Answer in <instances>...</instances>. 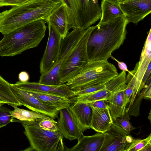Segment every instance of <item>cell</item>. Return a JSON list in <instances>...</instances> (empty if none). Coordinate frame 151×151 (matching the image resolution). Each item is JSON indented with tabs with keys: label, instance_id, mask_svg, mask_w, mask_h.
<instances>
[{
	"label": "cell",
	"instance_id": "obj_21",
	"mask_svg": "<svg viewBox=\"0 0 151 151\" xmlns=\"http://www.w3.org/2000/svg\"><path fill=\"white\" fill-rule=\"evenodd\" d=\"M126 86V84L112 93L107 100L109 111L113 121L125 113L126 106L125 104L124 91Z\"/></svg>",
	"mask_w": 151,
	"mask_h": 151
},
{
	"label": "cell",
	"instance_id": "obj_20",
	"mask_svg": "<svg viewBox=\"0 0 151 151\" xmlns=\"http://www.w3.org/2000/svg\"><path fill=\"white\" fill-rule=\"evenodd\" d=\"M103 133L97 132L91 136L83 135L73 147L67 151H100L104 139Z\"/></svg>",
	"mask_w": 151,
	"mask_h": 151
},
{
	"label": "cell",
	"instance_id": "obj_9",
	"mask_svg": "<svg viewBox=\"0 0 151 151\" xmlns=\"http://www.w3.org/2000/svg\"><path fill=\"white\" fill-rule=\"evenodd\" d=\"M84 30L74 29L62 40L59 53L55 63L45 74L41 75L38 82L43 84L58 86L61 85L59 77L60 69L65 58L74 48Z\"/></svg>",
	"mask_w": 151,
	"mask_h": 151
},
{
	"label": "cell",
	"instance_id": "obj_27",
	"mask_svg": "<svg viewBox=\"0 0 151 151\" xmlns=\"http://www.w3.org/2000/svg\"><path fill=\"white\" fill-rule=\"evenodd\" d=\"M149 145H151V134L143 139H134L127 151H142L146 146Z\"/></svg>",
	"mask_w": 151,
	"mask_h": 151
},
{
	"label": "cell",
	"instance_id": "obj_3",
	"mask_svg": "<svg viewBox=\"0 0 151 151\" xmlns=\"http://www.w3.org/2000/svg\"><path fill=\"white\" fill-rule=\"evenodd\" d=\"M46 28L45 22L38 20L4 35L0 40V56H13L37 47L44 37Z\"/></svg>",
	"mask_w": 151,
	"mask_h": 151
},
{
	"label": "cell",
	"instance_id": "obj_35",
	"mask_svg": "<svg viewBox=\"0 0 151 151\" xmlns=\"http://www.w3.org/2000/svg\"><path fill=\"white\" fill-rule=\"evenodd\" d=\"M18 78L19 81L22 82H27L29 79V76L28 73L25 71H22L19 74Z\"/></svg>",
	"mask_w": 151,
	"mask_h": 151
},
{
	"label": "cell",
	"instance_id": "obj_4",
	"mask_svg": "<svg viewBox=\"0 0 151 151\" xmlns=\"http://www.w3.org/2000/svg\"><path fill=\"white\" fill-rule=\"evenodd\" d=\"M118 74L115 66L107 60L89 61L76 76L66 83L76 92L88 86L106 83Z\"/></svg>",
	"mask_w": 151,
	"mask_h": 151
},
{
	"label": "cell",
	"instance_id": "obj_34",
	"mask_svg": "<svg viewBox=\"0 0 151 151\" xmlns=\"http://www.w3.org/2000/svg\"><path fill=\"white\" fill-rule=\"evenodd\" d=\"M133 92V88L132 86L130 85L126 84L124 91L125 104L126 106L130 101Z\"/></svg>",
	"mask_w": 151,
	"mask_h": 151
},
{
	"label": "cell",
	"instance_id": "obj_22",
	"mask_svg": "<svg viewBox=\"0 0 151 151\" xmlns=\"http://www.w3.org/2000/svg\"><path fill=\"white\" fill-rule=\"evenodd\" d=\"M14 110H11L10 114L14 118L19 120L14 119V122H20L22 124L32 125L38 124L42 120L50 117L33 111L19 108L17 106L10 104Z\"/></svg>",
	"mask_w": 151,
	"mask_h": 151
},
{
	"label": "cell",
	"instance_id": "obj_11",
	"mask_svg": "<svg viewBox=\"0 0 151 151\" xmlns=\"http://www.w3.org/2000/svg\"><path fill=\"white\" fill-rule=\"evenodd\" d=\"M11 91L21 105L45 115L54 119L58 118L59 111L49 104L41 101L27 92L10 84Z\"/></svg>",
	"mask_w": 151,
	"mask_h": 151
},
{
	"label": "cell",
	"instance_id": "obj_30",
	"mask_svg": "<svg viewBox=\"0 0 151 151\" xmlns=\"http://www.w3.org/2000/svg\"><path fill=\"white\" fill-rule=\"evenodd\" d=\"M106 83L93 85L80 89L75 92L74 96L88 94L97 91L104 88Z\"/></svg>",
	"mask_w": 151,
	"mask_h": 151
},
{
	"label": "cell",
	"instance_id": "obj_8",
	"mask_svg": "<svg viewBox=\"0 0 151 151\" xmlns=\"http://www.w3.org/2000/svg\"><path fill=\"white\" fill-rule=\"evenodd\" d=\"M151 31L150 29L143 47L139 61L133 70L129 71L126 78V84L131 85L133 93L129 105L136 96L144 88L150 76L151 70Z\"/></svg>",
	"mask_w": 151,
	"mask_h": 151
},
{
	"label": "cell",
	"instance_id": "obj_37",
	"mask_svg": "<svg viewBox=\"0 0 151 151\" xmlns=\"http://www.w3.org/2000/svg\"><path fill=\"white\" fill-rule=\"evenodd\" d=\"M144 99H151V86L145 92L144 95Z\"/></svg>",
	"mask_w": 151,
	"mask_h": 151
},
{
	"label": "cell",
	"instance_id": "obj_31",
	"mask_svg": "<svg viewBox=\"0 0 151 151\" xmlns=\"http://www.w3.org/2000/svg\"><path fill=\"white\" fill-rule=\"evenodd\" d=\"M38 124L41 128L48 130L57 131L58 130L57 122L50 117L42 120Z\"/></svg>",
	"mask_w": 151,
	"mask_h": 151
},
{
	"label": "cell",
	"instance_id": "obj_12",
	"mask_svg": "<svg viewBox=\"0 0 151 151\" xmlns=\"http://www.w3.org/2000/svg\"><path fill=\"white\" fill-rule=\"evenodd\" d=\"M49 36L47 45L40 62L41 75H44L52 67L58 57L61 37L54 27L47 22Z\"/></svg>",
	"mask_w": 151,
	"mask_h": 151
},
{
	"label": "cell",
	"instance_id": "obj_19",
	"mask_svg": "<svg viewBox=\"0 0 151 151\" xmlns=\"http://www.w3.org/2000/svg\"><path fill=\"white\" fill-rule=\"evenodd\" d=\"M91 107L92 111L91 128L97 132L104 133L114 122L109 109Z\"/></svg>",
	"mask_w": 151,
	"mask_h": 151
},
{
	"label": "cell",
	"instance_id": "obj_25",
	"mask_svg": "<svg viewBox=\"0 0 151 151\" xmlns=\"http://www.w3.org/2000/svg\"><path fill=\"white\" fill-rule=\"evenodd\" d=\"M10 84L0 75V100L3 104L21 106L11 91Z\"/></svg>",
	"mask_w": 151,
	"mask_h": 151
},
{
	"label": "cell",
	"instance_id": "obj_33",
	"mask_svg": "<svg viewBox=\"0 0 151 151\" xmlns=\"http://www.w3.org/2000/svg\"><path fill=\"white\" fill-rule=\"evenodd\" d=\"M108 101L100 100L87 103L91 107L98 108L109 109Z\"/></svg>",
	"mask_w": 151,
	"mask_h": 151
},
{
	"label": "cell",
	"instance_id": "obj_5",
	"mask_svg": "<svg viewBox=\"0 0 151 151\" xmlns=\"http://www.w3.org/2000/svg\"><path fill=\"white\" fill-rule=\"evenodd\" d=\"M65 6L70 29L85 30L100 19L98 0H60Z\"/></svg>",
	"mask_w": 151,
	"mask_h": 151
},
{
	"label": "cell",
	"instance_id": "obj_23",
	"mask_svg": "<svg viewBox=\"0 0 151 151\" xmlns=\"http://www.w3.org/2000/svg\"><path fill=\"white\" fill-rule=\"evenodd\" d=\"M26 91L59 111L61 109L69 108L71 104L70 98L61 95L34 91Z\"/></svg>",
	"mask_w": 151,
	"mask_h": 151
},
{
	"label": "cell",
	"instance_id": "obj_39",
	"mask_svg": "<svg viewBox=\"0 0 151 151\" xmlns=\"http://www.w3.org/2000/svg\"><path fill=\"white\" fill-rule=\"evenodd\" d=\"M4 104L2 102L1 100H0V105H1L3 104Z\"/></svg>",
	"mask_w": 151,
	"mask_h": 151
},
{
	"label": "cell",
	"instance_id": "obj_18",
	"mask_svg": "<svg viewBox=\"0 0 151 151\" xmlns=\"http://www.w3.org/2000/svg\"><path fill=\"white\" fill-rule=\"evenodd\" d=\"M47 22L56 29L62 40L66 37L70 28L66 11L62 4L51 14Z\"/></svg>",
	"mask_w": 151,
	"mask_h": 151
},
{
	"label": "cell",
	"instance_id": "obj_6",
	"mask_svg": "<svg viewBox=\"0 0 151 151\" xmlns=\"http://www.w3.org/2000/svg\"><path fill=\"white\" fill-rule=\"evenodd\" d=\"M94 27L91 26L84 30L74 48L64 59L59 74L61 84L66 83L76 76L88 62L87 43Z\"/></svg>",
	"mask_w": 151,
	"mask_h": 151
},
{
	"label": "cell",
	"instance_id": "obj_16",
	"mask_svg": "<svg viewBox=\"0 0 151 151\" xmlns=\"http://www.w3.org/2000/svg\"><path fill=\"white\" fill-rule=\"evenodd\" d=\"M13 85L15 87L26 91L53 93L65 96L70 98L74 96L75 92L66 83L58 86H53L43 84L38 82L28 81L23 83L19 81Z\"/></svg>",
	"mask_w": 151,
	"mask_h": 151
},
{
	"label": "cell",
	"instance_id": "obj_38",
	"mask_svg": "<svg viewBox=\"0 0 151 151\" xmlns=\"http://www.w3.org/2000/svg\"><path fill=\"white\" fill-rule=\"evenodd\" d=\"M148 119L150 120V121H151V111H150L149 113V115L148 117Z\"/></svg>",
	"mask_w": 151,
	"mask_h": 151
},
{
	"label": "cell",
	"instance_id": "obj_13",
	"mask_svg": "<svg viewBox=\"0 0 151 151\" xmlns=\"http://www.w3.org/2000/svg\"><path fill=\"white\" fill-rule=\"evenodd\" d=\"M126 72L122 71L107 82L104 88L95 92L70 98L72 103H88L100 100H107L114 91L126 84Z\"/></svg>",
	"mask_w": 151,
	"mask_h": 151
},
{
	"label": "cell",
	"instance_id": "obj_7",
	"mask_svg": "<svg viewBox=\"0 0 151 151\" xmlns=\"http://www.w3.org/2000/svg\"><path fill=\"white\" fill-rule=\"evenodd\" d=\"M24 133L30 147L29 150L37 151H67L63 137L59 130L52 131L40 127L38 124H22Z\"/></svg>",
	"mask_w": 151,
	"mask_h": 151
},
{
	"label": "cell",
	"instance_id": "obj_17",
	"mask_svg": "<svg viewBox=\"0 0 151 151\" xmlns=\"http://www.w3.org/2000/svg\"><path fill=\"white\" fill-rule=\"evenodd\" d=\"M77 123L84 132L91 129L92 111L87 103H72L69 107Z\"/></svg>",
	"mask_w": 151,
	"mask_h": 151
},
{
	"label": "cell",
	"instance_id": "obj_14",
	"mask_svg": "<svg viewBox=\"0 0 151 151\" xmlns=\"http://www.w3.org/2000/svg\"><path fill=\"white\" fill-rule=\"evenodd\" d=\"M129 23L137 24L151 12V0H118Z\"/></svg>",
	"mask_w": 151,
	"mask_h": 151
},
{
	"label": "cell",
	"instance_id": "obj_32",
	"mask_svg": "<svg viewBox=\"0 0 151 151\" xmlns=\"http://www.w3.org/2000/svg\"><path fill=\"white\" fill-rule=\"evenodd\" d=\"M29 0H0V7L21 5Z\"/></svg>",
	"mask_w": 151,
	"mask_h": 151
},
{
	"label": "cell",
	"instance_id": "obj_15",
	"mask_svg": "<svg viewBox=\"0 0 151 151\" xmlns=\"http://www.w3.org/2000/svg\"><path fill=\"white\" fill-rule=\"evenodd\" d=\"M57 126L63 138L70 141L78 140L83 135V131L73 116L69 108L59 111Z\"/></svg>",
	"mask_w": 151,
	"mask_h": 151
},
{
	"label": "cell",
	"instance_id": "obj_36",
	"mask_svg": "<svg viewBox=\"0 0 151 151\" xmlns=\"http://www.w3.org/2000/svg\"><path fill=\"white\" fill-rule=\"evenodd\" d=\"M110 57L115 60L118 63V65L120 69L122 70V71H124L126 72H129V71L128 70L127 66L126 64L124 62L119 61L115 59L114 57L112 56L111 55Z\"/></svg>",
	"mask_w": 151,
	"mask_h": 151
},
{
	"label": "cell",
	"instance_id": "obj_2",
	"mask_svg": "<svg viewBox=\"0 0 151 151\" xmlns=\"http://www.w3.org/2000/svg\"><path fill=\"white\" fill-rule=\"evenodd\" d=\"M61 4L60 0H29L1 12L0 32L4 35L34 21H47L51 14Z\"/></svg>",
	"mask_w": 151,
	"mask_h": 151
},
{
	"label": "cell",
	"instance_id": "obj_1",
	"mask_svg": "<svg viewBox=\"0 0 151 151\" xmlns=\"http://www.w3.org/2000/svg\"><path fill=\"white\" fill-rule=\"evenodd\" d=\"M129 23L123 16L94 26L87 43L88 61L107 60L123 44Z\"/></svg>",
	"mask_w": 151,
	"mask_h": 151
},
{
	"label": "cell",
	"instance_id": "obj_26",
	"mask_svg": "<svg viewBox=\"0 0 151 151\" xmlns=\"http://www.w3.org/2000/svg\"><path fill=\"white\" fill-rule=\"evenodd\" d=\"M151 86V78L147 81L144 88L136 96L132 104L126 109L125 113L130 116L135 117L140 115L139 108L142 101L144 99L145 92Z\"/></svg>",
	"mask_w": 151,
	"mask_h": 151
},
{
	"label": "cell",
	"instance_id": "obj_10",
	"mask_svg": "<svg viewBox=\"0 0 151 151\" xmlns=\"http://www.w3.org/2000/svg\"><path fill=\"white\" fill-rule=\"evenodd\" d=\"M103 134L104 141L100 151H127L134 139L114 121Z\"/></svg>",
	"mask_w": 151,
	"mask_h": 151
},
{
	"label": "cell",
	"instance_id": "obj_28",
	"mask_svg": "<svg viewBox=\"0 0 151 151\" xmlns=\"http://www.w3.org/2000/svg\"><path fill=\"white\" fill-rule=\"evenodd\" d=\"M2 105H0V129L14 120L10 114L11 110Z\"/></svg>",
	"mask_w": 151,
	"mask_h": 151
},
{
	"label": "cell",
	"instance_id": "obj_29",
	"mask_svg": "<svg viewBox=\"0 0 151 151\" xmlns=\"http://www.w3.org/2000/svg\"><path fill=\"white\" fill-rule=\"evenodd\" d=\"M130 119V116L125 113L121 117L117 118L114 121L120 127L130 133L131 131L136 129L132 126L129 121Z\"/></svg>",
	"mask_w": 151,
	"mask_h": 151
},
{
	"label": "cell",
	"instance_id": "obj_24",
	"mask_svg": "<svg viewBox=\"0 0 151 151\" xmlns=\"http://www.w3.org/2000/svg\"><path fill=\"white\" fill-rule=\"evenodd\" d=\"M100 6L101 15L98 24L104 23L117 17L125 16L118 0H102Z\"/></svg>",
	"mask_w": 151,
	"mask_h": 151
}]
</instances>
